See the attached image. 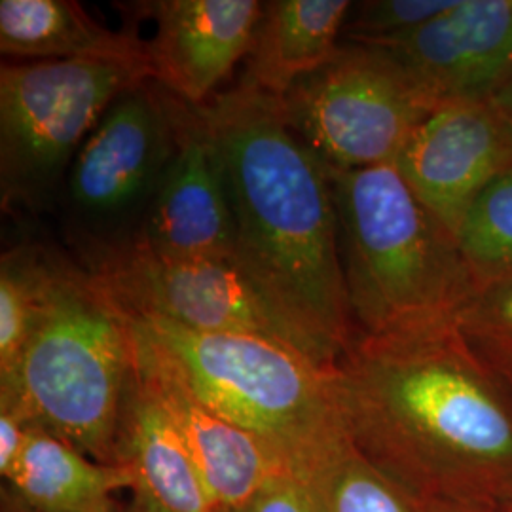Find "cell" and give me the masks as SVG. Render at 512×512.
Returning a JSON list of instances; mask_svg holds the SVG:
<instances>
[{"label": "cell", "instance_id": "obj_19", "mask_svg": "<svg viewBox=\"0 0 512 512\" xmlns=\"http://www.w3.org/2000/svg\"><path fill=\"white\" fill-rule=\"evenodd\" d=\"M294 475L306 484L317 512H420L348 435L332 442Z\"/></svg>", "mask_w": 512, "mask_h": 512}, {"label": "cell", "instance_id": "obj_22", "mask_svg": "<svg viewBox=\"0 0 512 512\" xmlns=\"http://www.w3.org/2000/svg\"><path fill=\"white\" fill-rule=\"evenodd\" d=\"M454 327L476 357L512 387V277L478 291Z\"/></svg>", "mask_w": 512, "mask_h": 512}, {"label": "cell", "instance_id": "obj_2", "mask_svg": "<svg viewBox=\"0 0 512 512\" xmlns=\"http://www.w3.org/2000/svg\"><path fill=\"white\" fill-rule=\"evenodd\" d=\"M234 213V260L319 365L336 366L357 330L325 165L277 97L239 80L200 105Z\"/></svg>", "mask_w": 512, "mask_h": 512}, {"label": "cell", "instance_id": "obj_23", "mask_svg": "<svg viewBox=\"0 0 512 512\" xmlns=\"http://www.w3.org/2000/svg\"><path fill=\"white\" fill-rule=\"evenodd\" d=\"M456 0H368L353 4L346 21V38L376 44L414 31L452 8Z\"/></svg>", "mask_w": 512, "mask_h": 512}, {"label": "cell", "instance_id": "obj_9", "mask_svg": "<svg viewBox=\"0 0 512 512\" xmlns=\"http://www.w3.org/2000/svg\"><path fill=\"white\" fill-rule=\"evenodd\" d=\"M175 145V95L160 84L143 82L110 105L67 175L69 205L95 232L92 245L143 222Z\"/></svg>", "mask_w": 512, "mask_h": 512}, {"label": "cell", "instance_id": "obj_27", "mask_svg": "<svg viewBox=\"0 0 512 512\" xmlns=\"http://www.w3.org/2000/svg\"><path fill=\"white\" fill-rule=\"evenodd\" d=\"M497 101H499V105L503 107V109L507 110L509 114H511L512 118V82L503 90V92L499 93L497 97H495Z\"/></svg>", "mask_w": 512, "mask_h": 512}, {"label": "cell", "instance_id": "obj_3", "mask_svg": "<svg viewBox=\"0 0 512 512\" xmlns=\"http://www.w3.org/2000/svg\"><path fill=\"white\" fill-rule=\"evenodd\" d=\"M357 336H395L456 323L476 294L458 241L395 164L325 167Z\"/></svg>", "mask_w": 512, "mask_h": 512}, {"label": "cell", "instance_id": "obj_7", "mask_svg": "<svg viewBox=\"0 0 512 512\" xmlns=\"http://www.w3.org/2000/svg\"><path fill=\"white\" fill-rule=\"evenodd\" d=\"M287 126L329 169L397 164L414 131L435 110L382 48L349 42L281 99Z\"/></svg>", "mask_w": 512, "mask_h": 512}, {"label": "cell", "instance_id": "obj_24", "mask_svg": "<svg viewBox=\"0 0 512 512\" xmlns=\"http://www.w3.org/2000/svg\"><path fill=\"white\" fill-rule=\"evenodd\" d=\"M239 512H317L306 484L291 471L270 480Z\"/></svg>", "mask_w": 512, "mask_h": 512}, {"label": "cell", "instance_id": "obj_28", "mask_svg": "<svg viewBox=\"0 0 512 512\" xmlns=\"http://www.w3.org/2000/svg\"><path fill=\"white\" fill-rule=\"evenodd\" d=\"M499 512H512V503H509V505H505V507H501V509H499Z\"/></svg>", "mask_w": 512, "mask_h": 512}, {"label": "cell", "instance_id": "obj_20", "mask_svg": "<svg viewBox=\"0 0 512 512\" xmlns=\"http://www.w3.org/2000/svg\"><path fill=\"white\" fill-rule=\"evenodd\" d=\"M456 241L476 293L512 277V169L478 196L459 224Z\"/></svg>", "mask_w": 512, "mask_h": 512}, {"label": "cell", "instance_id": "obj_12", "mask_svg": "<svg viewBox=\"0 0 512 512\" xmlns=\"http://www.w3.org/2000/svg\"><path fill=\"white\" fill-rule=\"evenodd\" d=\"M435 109L494 99L512 82V0H456L414 31L376 44Z\"/></svg>", "mask_w": 512, "mask_h": 512}, {"label": "cell", "instance_id": "obj_26", "mask_svg": "<svg viewBox=\"0 0 512 512\" xmlns=\"http://www.w3.org/2000/svg\"><path fill=\"white\" fill-rule=\"evenodd\" d=\"M418 509H420V512H499V509H494V507L450 503V501H429V503H420Z\"/></svg>", "mask_w": 512, "mask_h": 512}, {"label": "cell", "instance_id": "obj_15", "mask_svg": "<svg viewBox=\"0 0 512 512\" xmlns=\"http://www.w3.org/2000/svg\"><path fill=\"white\" fill-rule=\"evenodd\" d=\"M118 463L131 475L137 512H219L179 431L135 368L120 421Z\"/></svg>", "mask_w": 512, "mask_h": 512}, {"label": "cell", "instance_id": "obj_11", "mask_svg": "<svg viewBox=\"0 0 512 512\" xmlns=\"http://www.w3.org/2000/svg\"><path fill=\"white\" fill-rule=\"evenodd\" d=\"M175 129V152L131 238L167 260L230 258L234 213L219 147L200 105L175 97Z\"/></svg>", "mask_w": 512, "mask_h": 512}, {"label": "cell", "instance_id": "obj_10", "mask_svg": "<svg viewBox=\"0 0 512 512\" xmlns=\"http://www.w3.org/2000/svg\"><path fill=\"white\" fill-rule=\"evenodd\" d=\"M395 165L456 238L478 196L512 169L511 114L495 97L439 105L414 131Z\"/></svg>", "mask_w": 512, "mask_h": 512}, {"label": "cell", "instance_id": "obj_18", "mask_svg": "<svg viewBox=\"0 0 512 512\" xmlns=\"http://www.w3.org/2000/svg\"><path fill=\"white\" fill-rule=\"evenodd\" d=\"M0 50L35 61L118 59L150 65L148 42L112 31L74 0H2Z\"/></svg>", "mask_w": 512, "mask_h": 512}, {"label": "cell", "instance_id": "obj_14", "mask_svg": "<svg viewBox=\"0 0 512 512\" xmlns=\"http://www.w3.org/2000/svg\"><path fill=\"white\" fill-rule=\"evenodd\" d=\"M156 19L148 42L152 82L190 105H203L245 59L264 2L160 0L145 4Z\"/></svg>", "mask_w": 512, "mask_h": 512}, {"label": "cell", "instance_id": "obj_17", "mask_svg": "<svg viewBox=\"0 0 512 512\" xmlns=\"http://www.w3.org/2000/svg\"><path fill=\"white\" fill-rule=\"evenodd\" d=\"M6 482L25 512H118L116 495L131 492L122 463L95 461L33 425Z\"/></svg>", "mask_w": 512, "mask_h": 512}, {"label": "cell", "instance_id": "obj_13", "mask_svg": "<svg viewBox=\"0 0 512 512\" xmlns=\"http://www.w3.org/2000/svg\"><path fill=\"white\" fill-rule=\"evenodd\" d=\"M133 368L179 431L217 511L239 512L289 469L260 440L222 420L192 393L179 368L133 321Z\"/></svg>", "mask_w": 512, "mask_h": 512}, {"label": "cell", "instance_id": "obj_4", "mask_svg": "<svg viewBox=\"0 0 512 512\" xmlns=\"http://www.w3.org/2000/svg\"><path fill=\"white\" fill-rule=\"evenodd\" d=\"M133 325L88 270L48 255L37 321L0 403L101 463H118Z\"/></svg>", "mask_w": 512, "mask_h": 512}, {"label": "cell", "instance_id": "obj_1", "mask_svg": "<svg viewBox=\"0 0 512 512\" xmlns=\"http://www.w3.org/2000/svg\"><path fill=\"white\" fill-rule=\"evenodd\" d=\"M334 384L353 446L416 505L512 503V387L454 325L359 334Z\"/></svg>", "mask_w": 512, "mask_h": 512}, {"label": "cell", "instance_id": "obj_21", "mask_svg": "<svg viewBox=\"0 0 512 512\" xmlns=\"http://www.w3.org/2000/svg\"><path fill=\"white\" fill-rule=\"evenodd\" d=\"M48 277V255L18 249L0 266V382L8 380L37 321Z\"/></svg>", "mask_w": 512, "mask_h": 512}, {"label": "cell", "instance_id": "obj_8", "mask_svg": "<svg viewBox=\"0 0 512 512\" xmlns=\"http://www.w3.org/2000/svg\"><path fill=\"white\" fill-rule=\"evenodd\" d=\"M86 270L129 319H164L196 332L256 334L308 355L234 256L167 260L128 236L93 243Z\"/></svg>", "mask_w": 512, "mask_h": 512}, {"label": "cell", "instance_id": "obj_5", "mask_svg": "<svg viewBox=\"0 0 512 512\" xmlns=\"http://www.w3.org/2000/svg\"><path fill=\"white\" fill-rule=\"evenodd\" d=\"M164 349L209 410L264 442L296 473L346 437L334 366L256 334L196 332L164 319H131Z\"/></svg>", "mask_w": 512, "mask_h": 512}, {"label": "cell", "instance_id": "obj_6", "mask_svg": "<svg viewBox=\"0 0 512 512\" xmlns=\"http://www.w3.org/2000/svg\"><path fill=\"white\" fill-rule=\"evenodd\" d=\"M152 80L148 63L69 59L0 71V181L6 203L37 205L69 173L110 105Z\"/></svg>", "mask_w": 512, "mask_h": 512}, {"label": "cell", "instance_id": "obj_25", "mask_svg": "<svg viewBox=\"0 0 512 512\" xmlns=\"http://www.w3.org/2000/svg\"><path fill=\"white\" fill-rule=\"evenodd\" d=\"M31 425L10 404L0 403V475L6 480L16 469Z\"/></svg>", "mask_w": 512, "mask_h": 512}, {"label": "cell", "instance_id": "obj_16", "mask_svg": "<svg viewBox=\"0 0 512 512\" xmlns=\"http://www.w3.org/2000/svg\"><path fill=\"white\" fill-rule=\"evenodd\" d=\"M351 6L348 0L264 2L239 80L281 99L340 50Z\"/></svg>", "mask_w": 512, "mask_h": 512}]
</instances>
